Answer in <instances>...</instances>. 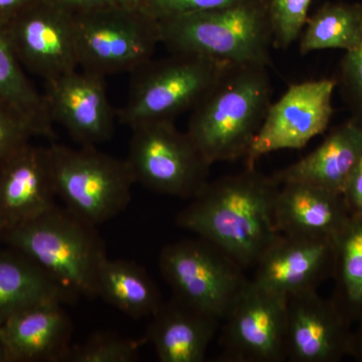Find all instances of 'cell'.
I'll return each instance as SVG.
<instances>
[{
  "label": "cell",
  "mask_w": 362,
  "mask_h": 362,
  "mask_svg": "<svg viewBox=\"0 0 362 362\" xmlns=\"http://www.w3.org/2000/svg\"><path fill=\"white\" fill-rule=\"evenodd\" d=\"M280 185L256 168L209 181L178 214L176 225L220 247L243 268L255 266L281 235L274 218Z\"/></svg>",
  "instance_id": "obj_1"
},
{
  "label": "cell",
  "mask_w": 362,
  "mask_h": 362,
  "mask_svg": "<svg viewBox=\"0 0 362 362\" xmlns=\"http://www.w3.org/2000/svg\"><path fill=\"white\" fill-rule=\"evenodd\" d=\"M271 97L268 66H228L192 110L187 133L211 165L245 158Z\"/></svg>",
  "instance_id": "obj_2"
},
{
  "label": "cell",
  "mask_w": 362,
  "mask_h": 362,
  "mask_svg": "<svg viewBox=\"0 0 362 362\" xmlns=\"http://www.w3.org/2000/svg\"><path fill=\"white\" fill-rule=\"evenodd\" d=\"M161 44L171 52H185L228 65L271 63L273 32L269 0L158 21Z\"/></svg>",
  "instance_id": "obj_3"
},
{
  "label": "cell",
  "mask_w": 362,
  "mask_h": 362,
  "mask_svg": "<svg viewBox=\"0 0 362 362\" xmlns=\"http://www.w3.org/2000/svg\"><path fill=\"white\" fill-rule=\"evenodd\" d=\"M0 244L21 252L77 297H97L100 266L107 258L96 226L58 206L0 233Z\"/></svg>",
  "instance_id": "obj_4"
},
{
  "label": "cell",
  "mask_w": 362,
  "mask_h": 362,
  "mask_svg": "<svg viewBox=\"0 0 362 362\" xmlns=\"http://www.w3.org/2000/svg\"><path fill=\"white\" fill-rule=\"evenodd\" d=\"M47 148L57 197L69 211L96 226L125 211L136 183L126 159L97 146L74 149L52 143Z\"/></svg>",
  "instance_id": "obj_5"
},
{
  "label": "cell",
  "mask_w": 362,
  "mask_h": 362,
  "mask_svg": "<svg viewBox=\"0 0 362 362\" xmlns=\"http://www.w3.org/2000/svg\"><path fill=\"white\" fill-rule=\"evenodd\" d=\"M228 66L185 52L150 59L131 73L129 95L117 116L130 128L147 121H175L194 110Z\"/></svg>",
  "instance_id": "obj_6"
},
{
  "label": "cell",
  "mask_w": 362,
  "mask_h": 362,
  "mask_svg": "<svg viewBox=\"0 0 362 362\" xmlns=\"http://www.w3.org/2000/svg\"><path fill=\"white\" fill-rule=\"evenodd\" d=\"M78 66L107 76L132 73L161 44L158 21L140 7H109L73 14Z\"/></svg>",
  "instance_id": "obj_7"
},
{
  "label": "cell",
  "mask_w": 362,
  "mask_h": 362,
  "mask_svg": "<svg viewBox=\"0 0 362 362\" xmlns=\"http://www.w3.org/2000/svg\"><path fill=\"white\" fill-rule=\"evenodd\" d=\"M131 129L126 161L136 183L185 199H194L209 183L211 164L175 121H147Z\"/></svg>",
  "instance_id": "obj_8"
},
{
  "label": "cell",
  "mask_w": 362,
  "mask_h": 362,
  "mask_svg": "<svg viewBox=\"0 0 362 362\" xmlns=\"http://www.w3.org/2000/svg\"><path fill=\"white\" fill-rule=\"evenodd\" d=\"M158 263L173 297L220 321L247 281L235 259L202 238L168 245Z\"/></svg>",
  "instance_id": "obj_9"
},
{
  "label": "cell",
  "mask_w": 362,
  "mask_h": 362,
  "mask_svg": "<svg viewBox=\"0 0 362 362\" xmlns=\"http://www.w3.org/2000/svg\"><path fill=\"white\" fill-rule=\"evenodd\" d=\"M337 81H305L293 84L270 105L247 156L246 168H255L262 157L286 149H302L329 126L332 98Z\"/></svg>",
  "instance_id": "obj_10"
},
{
  "label": "cell",
  "mask_w": 362,
  "mask_h": 362,
  "mask_svg": "<svg viewBox=\"0 0 362 362\" xmlns=\"http://www.w3.org/2000/svg\"><path fill=\"white\" fill-rule=\"evenodd\" d=\"M287 298L247 280L226 317L221 361H286Z\"/></svg>",
  "instance_id": "obj_11"
},
{
  "label": "cell",
  "mask_w": 362,
  "mask_h": 362,
  "mask_svg": "<svg viewBox=\"0 0 362 362\" xmlns=\"http://www.w3.org/2000/svg\"><path fill=\"white\" fill-rule=\"evenodd\" d=\"M21 65L45 81L77 70L73 14L37 0L4 26Z\"/></svg>",
  "instance_id": "obj_12"
},
{
  "label": "cell",
  "mask_w": 362,
  "mask_h": 362,
  "mask_svg": "<svg viewBox=\"0 0 362 362\" xmlns=\"http://www.w3.org/2000/svg\"><path fill=\"white\" fill-rule=\"evenodd\" d=\"M105 77L77 70L45 81L44 96L52 122L61 124L80 146L108 141L117 114L109 101Z\"/></svg>",
  "instance_id": "obj_13"
},
{
  "label": "cell",
  "mask_w": 362,
  "mask_h": 362,
  "mask_svg": "<svg viewBox=\"0 0 362 362\" xmlns=\"http://www.w3.org/2000/svg\"><path fill=\"white\" fill-rule=\"evenodd\" d=\"M352 325L317 290L287 298L285 354L291 362H338L349 356Z\"/></svg>",
  "instance_id": "obj_14"
},
{
  "label": "cell",
  "mask_w": 362,
  "mask_h": 362,
  "mask_svg": "<svg viewBox=\"0 0 362 362\" xmlns=\"http://www.w3.org/2000/svg\"><path fill=\"white\" fill-rule=\"evenodd\" d=\"M335 239L280 235L257 262L254 282L285 298L314 291L332 278Z\"/></svg>",
  "instance_id": "obj_15"
},
{
  "label": "cell",
  "mask_w": 362,
  "mask_h": 362,
  "mask_svg": "<svg viewBox=\"0 0 362 362\" xmlns=\"http://www.w3.org/2000/svg\"><path fill=\"white\" fill-rule=\"evenodd\" d=\"M47 146L28 142L0 163V233L56 206Z\"/></svg>",
  "instance_id": "obj_16"
},
{
  "label": "cell",
  "mask_w": 362,
  "mask_h": 362,
  "mask_svg": "<svg viewBox=\"0 0 362 362\" xmlns=\"http://www.w3.org/2000/svg\"><path fill=\"white\" fill-rule=\"evenodd\" d=\"M54 300L26 307L0 325L8 362H66L73 326Z\"/></svg>",
  "instance_id": "obj_17"
},
{
  "label": "cell",
  "mask_w": 362,
  "mask_h": 362,
  "mask_svg": "<svg viewBox=\"0 0 362 362\" xmlns=\"http://www.w3.org/2000/svg\"><path fill=\"white\" fill-rule=\"evenodd\" d=\"M350 216L341 194L301 182L279 188L274 218L281 235L335 239Z\"/></svg>",
  "instance_id": "obj_18"
},
{
  "label": "cell",
  "mask_w": 362,
  "mask_h": 362,
  "mask_svg": "<svg viewBox=\"0 0 362 362\" xmlns=\"http://www.w3.org/2000/svg\"><path fill=\"white\" fill-rule=\"evenodd\" d=\"M362 156V125L356 119L337 126L308 156L272 175L279 185L301 182L341 194Z\"/></svg>",
  "instance_id": "obj_19"
},
{
  "label": "cell",
  "mask_w": 362,
  "mask_h": 362,
  "mask_svg": "<svg viewBox=\"0 0 362 362\" xmlns=\"http://www.w3.org/2000/svg\"><path fill=\"white\" fill-rule=\"evenodd\" d=\"M151 317L145 339L161 362L204 361L221 322L175 297Z\"/></svg>",
  "instance_id": "obj_20"
},
{
  "label": "cell",
  "mask_w": 362,
  "mask_h": 362,
  "mask_svg": "<svg viewBox=\"0 0 362 362\" xmlns=\"http://www.w3.org/2000/svg\"><path fill=\"white\" fill-rule=\"evenodd\" d=\"M77 298L21 252L0 247V325L33 304L49 300L70 304Z\"/></svg>",
  "instance_id": "obj_21"
},
{
  "label": "cell",
  "mask_w": 362,
  "mask_h": 362,
  "mask_svg": "<svg viewBox=\"0 0 362 362\" xmlns=\"http://www.w3.org/2000/svg\"><path fill=\"white\" fill-rule=\"evenodd\" d=\"M97 297L136 319L153 315L162 304L160 292L145 269L108 257L98 272Z\"/></svg>",
  "instance_id": "obj_22"
},
{
  "label": "cell",
  "mask_w": 362,
  "mask_h": 362,
  "mask_svg": "<svg viewBox=\"0 0 362 362\" xmlns=\"http://www.w3.org/2000/svg\"><path fill=\"white\" fill-rule=\"evenodd\" d=\"M21 66L0 26V103L21 116L35 136L54 138V122L44 94L28 80Z\"/></svg>",
  "instance_id": "obj_23"
},
{
  "label": "cell",
  "mask_w": 362,
  "mask_h": 362,
  "mask_svg": "<svg viewBox=\"0 0 362 362\" xmlns=\"http://www.w3.org/2000/svg\"><path fill=\"white\" fill-rule=\"evenodd\" d=\"M333 303L351 325L362 320V214L350 216L335 238Z\"/></svg>",
  "instance_id": "obj_24"
},
{
  "label": "cell",
  "mask_w": 362,
  "mask_h": 362,
  "mask_svg": "<svg viewBox=\"0 0 362 362\" xmlns=\"http://www.w3.org/2000/svg\"><path fill=\"white\" fill-rule=\"evenodd\" d=\"M362 32V1L327 2L308 16L300 35V52L338 49L349 51Z\"/></svg>",
  "instance_id": "obj_25"
},
{
  "label": "cell",
  "mask_w": 362,
  "mask_h": 362,
  "mask_svg": "<svg viewBox=\"0 0 362 362\" xmlns=\"http://www.w3.org/2000/svg\"><path fill=\"white\" fill-rule=\"evenodd\" d=\"M146 339L134 340L115 333H94L82 344L71 345L66 362H133Z\"/></svg>",
  "instance_id": "obj_26"
},
{
  "label": "cell",
  "mask_w": 362,
  "mask_h": 362,
  "mask_svg": "<svg viewBox=\"0 0 362 362\" xmlns=\"http://www.w3.org/2000/svg\"><path fill=\"white\" fill-rule=\"evenodd\" d=\"M313 0H269L274 45L288 49L300 37Z\"/></svg>",
  "instance_id": "obj_27"
},
{
  "label": "cell",
  "mask_w": 362,
  "mask_h": 362,
  "mask_svg": "<svg viewBox=\"0 0 362 362\" xmlns=\"http://www.w3.org/2000/svg\"><path fill=\"white\" fill-rule=\"evenodd\" d=\"M340 84L354 112L352 118L362 125V32L358 42L343 57Z\"/></svg>",
  "instance_id": "obj_28"
},
{
  "label": "cell",
  "mask_w": 362,
  "mask_h": 362,
  "mask_svg": "<svg viewBox=\"0 0 362 362\" xmlns=\"http://www.w3.org/2000/svg\"><path fill=\"white\" fill-rule=\"evenodd\" d=\"M245 1L249 0H143L141 9L154 20L161 21Z\"/></svg>",
  "instance_id": "obj_29"
},
{
  "label": "cell",
  "mask_w": 362,
  "mask_h": 362,
  "mask_svg": "<svg viewBox=\"0 0 362 362\" xmlns=\"http://www.w3.org/2000/svg\"><path fill=\"white\" fill-rule=\"evenodd\" d=\"M33 136L32 128L21 116L0 103V163Z\"/></svg>",
  "instance_id": "obj_30"
},
{
  "label": "cell",
  "mask_w": 362,
  "mask_h": 362,
  "mask_svg": "<svg viewBox=\"0 0 362 362\" xmlns=\"http://www.w3.org/2000/svg\"><path fill=\"white\" fill-rule=\"evenodd\" d=\"M71 14L109 8V7H140L143 0H47Z\"/></svg>",
  "instance_id": "obj_31"
},
{
  "label": "cell",
  "mask_w": 362,
  "mask_h": 362,
  "mask_svg": "<svg viewBox=\"0 0 362 362\" xmlns=\"http://www.w3.org/2000/svg\"><path fill=\"white\" fill-rule=\"evenodd\" d=\"M350 216L362 214V156L354 166L342 192Z\"/></svg>",
  "instance_id": "obj_32"
},
{
  "label": "cell",
  "mask_w": 362,
  "mask_h": 362,
  "mask_svg": "<svg viewBox=\"0 0 362 362\" xmlns=\"http://www.w3.org/2000/svg\"><path fill=\"white\" fill-rule=\"evenodd\" d=\"M37 0H0V26L4 28L18 14Z\"/></svg>",
  "instance_id": "obj_33"
},
{
  "label": "cell",
  "mask_w": 362,
  "mask_h": 362,
  "mask_svg": "<svg viewBox=\"0 0 362 362\" xmlns=\"http://www.w3.org/2000/svg\"><path fill=\"white\" fill-rule=\"evenodd\" d=\"M349 356L362 362V320L356 324V329L352 330Z\"/></svg>",
  "instance_id": "obj_34"
},
{
  "label": "cell",
  "mask_w": 362,
  "mask_h": 362,
  "mask_svg": "<svg viewBox=\"0 0 362 362\" xmlns=\"http://www.w3.org/2000/svg\"><path fill=\"white\" fill-rule=\"evenodd\" d=\"M0 362L7 361L6 350H4V343H2L1 337H0Z\"/></svg>",
  "instance_id": "obj_35"
}]
</instances>
